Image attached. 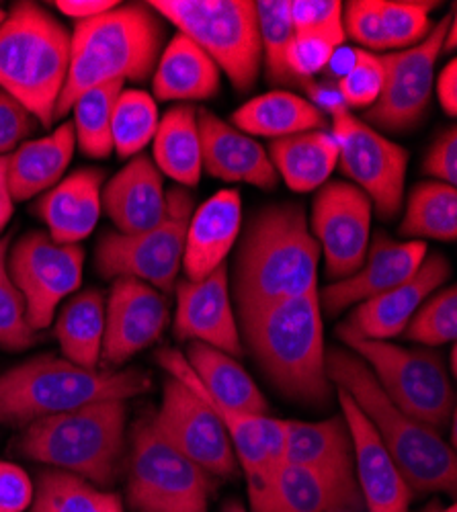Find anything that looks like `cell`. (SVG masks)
I'll return each mask as SVG.
<instances>
[{
  "instance_id": "cell-1",
  "label": "cell",
  "mask_w": 457,
  "mask_h": 512,
  "mask_svg": "<svg viewBox=\"0 0 457 512\" xmlns=\"http://www.w3.org/2000/svg\"><path fill=\"white\" fill-rule=\"evenodd\" d=\"M318 261L320 246L300 205L261 209L246 226L236 256L240 316L316 291Z\"/></svg>"
},
{
  "instance_id": "cell-2",
  "label": "cell",
  "mask_w": 457,
  "mask_h": 512,
  "mask_svg": "<svg viewBox=\"0 0 457 512\" xmlns=\"http://www.w3.org/2000/svg\"><path fill=\"white\" fill-rule=\"evenodd\" d=\"M326 375L332 388L347 392L388 449L410 490L455 494L457 457L433 426L400 410L355 353L326 349Z\"/></svg>"
},
{
  "instance_id": "cell-3",
  "label": "cell",
  "mask_w": 457,
  "mask_h": 512,
  "mask_svg": "<svg viewBox=\"0 0 457 512\" xmlns=\"http://www.w3.org/2000/svg\"><path fill=\"white\" fill-rule=\"evenodd\" d=\"M240 328L248 351L281 394L314 406L328 402L332 383L318 291L242 314Z\"/></svg>"
},
{
  "instance_id": "cell-4",
  "label": "cell",
  "mask_w": 457,
  "mask_h": 512,
  "mask_svg": "<svg viewBox=\"0 0 457 512\" xmlns=\"http://www.w3.org/2000/svg\"><path fill=\"white\" fill-rule=\"evenodd\" d=\"M160 39L158 17L148 5H117L95 19L78 21L70 41V68L56 119L64 117L72 103L97 84L146 80L156 68Z\"/></svg>"
},
{
  "instance_id": "cell-5",
  "label": "cell",
  "mask_w": 457,
  "mask_h": 512,
  "mask_svg": "<svg viewBox=\"0 0 457 512\" xmlns=\"http://www.w3.org/2000/svg\"><path fill=\"white\" fill-rule=\"evenodd\" d=\"M150 386L152 377L140 369H87L64 357H33L0 375V424L27 426L93 402H126Z\"/></svg>"
},
{
  "instance_id": "cell-6",
  "label": "cell",
  "mask_w": 457,
  "mask_h": 512,
  "mask_svg": "<svg viewBox=\"0 0 457 512\" xmlns=\"http://www.w3.org/2000/svg\"><path fill=\"white\" fill-rule=\"evenodd\" d=\"M68 29L35 3H17L0 23V91L41 125H52L70 68Z\"/></svg>"
},
{
  "instance_id": "cell-7",
  "label": "cell",
  "mask_w": 457,
  "mask_h": 512,
  "mask_svg": "<svg viewBox=\"0 0 457 512\" xmlns=\"http://www.w3.org/2000/svg\"><path fill=\"white\" fill-rule=\"evenodd\" d=\"M123 400H103L39 418L25 426L17 451L37 463L78 476L93 486H111L126 449Z\"/></svg>"
},
{
  "instance_id": "cell-8",
  "label": "cell",
  "mask_w": 457,
  "mask_h": 512,
  "mask_svg": "<svg viewBox=\"0 0 457 512\" xmlns=\"http://www.w3.org/2000/svg\"><path fill=\"white\" fill-rule=\"evenodd\" d=\"M148 7L210 56L238 91L255 87L263 50L251 0H152Z\"/></svg>"
},
{
  "instance_id": "cell-9",
  "label": "cell",
  "mask_w": 457,
  "mask_h": 512,
  "mask_svg": "<svg viewBox=\"0 0 457 512\" xmlns=\"http://www.w3.org/2000/svg\"><path fill=\"white\" fill-rule=\"evenodd\" d=\"M378 379L384 394L406 414L433 429H445L455 414V394L443 359L427 349H406L388 340H369L339 332Z\"/></svg>"
},
{
  "instance_id": "cell-10",
  "label": "cell",
  "mask_w": 457,
  "mask_h": 512,
  "mask_svg": "<svg viewBox=\"0 0 457 512\" xmlns=\"http://www.w3.org/2000/svg\"><path fill=\"white\" fill-rule=\"evenodd\" d=\"M212 476L166 441L144 414L132 435L128 502L138 512H207Z\"/></svg>"
},
{
  "instance_id": "cell-11",
  "label": "cell",
  "mask_w": 457,
  "mask_h": 512,
  "mask_svg": "<svg viewBox=\"0 0 457 512\" xmlns=\"http://www.w3.org/2000/svg\"><path fill=\"white\" fill-rule=\"evenodd\" d=\"M193 213V197L185 187L166 193V218L140 234L105 232L97 244L95 267L105 279L132 277L169 293L177 285L183 267L187 226Z\"/></svg>"
},
{
  "instance_id": "cell-12",
  "label": "cell",
  "mask_w": 457,
  "mask_h": 512,
  "mask_svg": "<svg viewBox=\"0 0 457 512\" xmlns=\"http://www.w3.org/2000/svg\"><path fill=\"white\" fill-rule=\"evenodd\" d=\"M330 121V136L339 146L341 173L369 197L384 220H392L404 199L408 152L349 109L332 113Z\"/></svg>"
},
{
  "instance_id": "cell-13",
  "label": "cell",
  "mask_w": 457,
  "mask_h": 512,
  "mask_svg": "<svg viewBox=\"0 0 457 512\" xmlns=\"http://www.w3.org/2000/svg\"><path fill=\"white\" fill-rule=\"evenodd\" d=\"M7 267L27 306V322L37 332L56 318L58 306L80 287L85 250L58 244L48 232H29L9 250Z\"/></svg>"
},
{
  "instance_id": "cell-14",
  "label": "cell",
  "mask_w": 457,
  "mask_h": 512,
  "mask_svg": "<svg viewBox=\"0 0 457 512\" xmlns=\"http://www.w3.org/2000/svg\"><path fill=\"white\" fill-rule=\"evenodd\" d=\"M152 416L158 433L207 474L236 476L238 459L226 426L195 388L169 375L162 386V404Z\"/></svg>"
},
{
  "instance_id": "cell-15",
  "label": "cell",
  "mask_w": 457,
  "mask_h": 512,
  "mask_svg": "<svg viewBox=\"0 0 457 512\" xmlns=\"http://www.w3.org/2000/svg\"><path fill=\"white\" fill-rule=\"evenodd\" d=\"M158 365L171 377L195 388L222 418L238 463L248 480V498L255 504L269 488L275 474L283 467L285 449V420L273 416H246L224 408L212 396H207L189 367L185 355L177 349H162L156 353Z\"/></svg>"
},
{
  "instance_id": "cell-16",
  "label": "cell",
  "mask_w": 457,
  "mask_h": 512,
  "mask_svg": "<svg viewBox=\"0 0 457 512\" xmlns=\"http://www.w3.org/2000/svg\"><path fill=\"white\" fill-rule=\"evenodd\" d=\"M455 17V9L441 19L421 44L382 56L384 89L376 105L369 107L367 121L384 130L400 132L417 123L431 99L433 74L443 52L445 33Z\"/></svg>"
},
{
  "instance_id": "cell-17",
  "label": "cell",
  "mask_w": 457,
  "mask_h": 512,
  "mask_svg": "<svg viewBox=\"0 0 457 512\" xmlns=\"http://www.w3.org/2000/svg\"><path fill=\"white\" fill-rule=\"evenodd\" d=\"M371 201L353 183H324L312 203V236L332 279H347L365 261L371 236Z\"/></svg>"
},
{
  "instance_id": "cell-18",
  "label": "cell",
  "mask_w": 457,
  "mask_h": 512,
  "mask_svg": "<svg viewBox=\"0 0 457 512\" xmlns=\"http://www.w3.org/2000/svg\"><path fill=\"white\" fill-rule=\"evenodd\" d=\"M166 322L169 304L164 293L132 277L113 279L109 300L105 302L101 369H115L154 345Z\"/></svg>"
},
{
  "instance_id": "cell-19",
  "label": "cell",
  "mask_w": 457,
  "mask_h": 512,
  "mask_svg": "<svg viewBox=\"0 0 457 512\" xmlns=\"http://www.w3.org/2000/svg\"><path fill=\"white\" fill-rule=\"evenodd\" d=\"M175 291V334L179 340L203 343L234 359L242 355V338L232 312L226 263L199 281H179Z\"/></svg>"
},
{
  "instance_id": "cell-20",
  "label": "cell",
  "mask_w": 457,
  "mask_h": 512,
  "mask_svg": "<svg viewBox=\"0 0 457 512\" xmlns=\"http://www.w3.org/2000/svg\"><path fill=\"white\" fill-rule=\"evenodd\" d=\"M427 254L429 248L423 240L398 242L378 232L367 248L359 271L322 289L318 295L320 308L328 314H341L355 304L398 287L421 269Z\"/></svg>"
},
{
  "instance_id": "cell-21",
  "label": "cell",
  "mask_w": 457,
  "mask_h": 512,
  "mask_svg": "<svg viewBox=\"0 0 457 512\" xmlns=\"http://www.w3.org/2000/svg\"><path fill=\"white\" fill-rule=\"evenodd\" d=\"M449 275L451 267L443 254H427L421 269L408 281L361 302L337 330L369 340L396 338L404 334L410 318L449 279Z\"/></svg>"
},
{
  "instance_id": "cell-22",
  "label": "cell",
  "mask_w": 457,
  "mask_h": 512,
  "mask_svg": "<svg viewBox=\"0 0 457 512\" xmlns=\"http://www.w3.org/2000/svg\"><path fill=\"white\" fill-rule=\"evenodd\" d=\"M355 451V478L367 512H410L412 490L353 398L337 388Z\"/></svg>"
},
{
  "instance_id": "cell-23",
  "label": "cell",
  "mask_w": 457,
  "mask_h": 512,
  "mask_svg": "<svg viewBox=\"0 0 457 512\" xmlns=\"http://www.w3.org/2000/svg\"><path fill=\"white\" fill-rule=\"evenodd\" d=\"M197 123L203 170L226 183H246L265 191L277 187L279 175L269 152L255 138L205 109L197 111Z\"/></svg>"
},
{
  "instance_id": "cell-24",
  "label": "cell",
  "mask_w": 457,
  "mask_h": 512,
  "mask_svg": "<svg viewBox=\"0 0 457 512\" xmlns=\"http://www.w3.org/2000/svg\"><path fill=\"white\" fill-rule=\"evenodd\" d=\"M363 508L355 476L324 474L318 469L283 463L253 512H355Z\"/></svg>"
},
{
  "instance_id": "cell-25",
  "label": "cell",
  "mask_w": 457,
  "mask_h": 512,
  "mask_svg": "<svg viewBox=\"0 0 457 512\" xmlns=\"http://www.w3.org/2000/svg\"><path fill=\"white\" fill-rule=\"evenodd\" d=\"M101 207L119 234H140L166 218V193L154 160L134 156L101 191Z\"/></svg>"
},
{
  "instance_id": "cell-26",
  "label": "cell",
  "mask_w": 457,
  "mask_h": 512,
  "mask_svg": "<svg viewBox=\"0 0 457 512\" xmlns=\"http://www.w3.org/2000/svg\"><path fill=\"white\" fill-rule=\"evenodd\" d=\"M242 232V199L236 189H224L203 201L187 226L183 269L189 281L212 275Z\"/></svg>"
},
{
  "instance_id": "cell-27",
  "label": "cell",
  "mask_w": 457,
  "mask_h": 512,
  "mask_svg": "<svg viewBox=\"0 0 457 512\" xmlns=\"http://www.w3.org/2000/svg\"><path fill=\"white\" fill-rule=\"evenodd\" d=\"M103 185V170L78 168L39 197L35 213L54 242L78 244L95 232L103 209Z\"/></svg>"
},
{
  "instance_id": "cell-28",
  "label": "cell",
  "mask_w": 457,
  "mask_h": 512,
  "mask_svg": "<svg viewBox=\"0 0 457 512\" xmlns=\"http://www.w3.org/2000/svg\"><path fill=\"white\" fill-rule=\"evenodd\" d=\"M220 89V68L197 44L177 33L160 54L152 76L158 101H205Z\"/></svg>"
},
{
  "instance_id": "cell-29",
  "label": "cell",
  "mask_w": 457,
  "mask_h": 512,
  "mask_svg": "<svg viewBox=\"0 0 457 512\" xmlns=\"http://www.w3.org/2000/svg\"><path fill=\"white\" fill-rule=\"evenodd\" d=\"M283 463L335 476H355V451L347 420L343 416L322 422L285 420Z\"/></svg>"
},
{
  "instance_id": "cell-30",
  "label": "cell",
  "mask_w": 457,
  "mask_h": 512,
  "mask_svg": "<svg viewBox=\"0 0 457 512\" xmlns=\"http://www.w3.org/2000/svg\"><path fill=\"white\" fill-rule=\"evenodd\" d=\"M76 148L74 125L70 121L39 140L25 142L9 154V189L15 201H29L56 187L68 170Z\"/></svg>"
},
{
  "instance_id": "cell-31",
  "label": "cell",
  "mask_w": 457,
  "mask_h": 512,
  "mask_svg": "<svg viewBox=\"0 0 457 512\" xmlns=\"http://www.w3.org/2000/svg\"><path fill=\"white\" fill-rule=\"evenodd\" d=\"M185 359L205 394L224 408L246 416L269 414V402L263 392L234 357L203 343H191Z\"/></svg>"
},
{
  "instance_id": "cell-32",
  "label": "cell",
  "mask_w": 457,
  "mask_h": 512,
  "mask_svg": "<svg viewBox=\"0 0 457 512\" xmlns=\"http://www.w3.org/2000/svg\"><path fill=\"white\" fill-rule=\"evenodd\" d=\"M269 158L289 189L308 193L328 183L339 164V146L330 134L312 130L273 140Z\"/></svg>"
},
{
  "instance_id": "cell-33",
  "label": "cell",
  "mask_w": 457,
  "mask_h": 512,
  "mask_svg": "<svg viewBox=\"0 0 457 512\" xmlns=\"http://www.w3.org/2000/svg\"><path fill=\"white\" fill-rule=\"evenodd\" d=\"M234 127L246 136L259 138H287L326 125L324 113L308 99L287 91H271L244 103L232 115Z\"/></svg>"
},
{
  "instance_id": "cell-34",
  "label": "cell",
  "mask_w": 457,
  "mask_h": 512,
  "mask_svg": "<svg viewBox=\"0 0 457 512\" xmlns=\"http://www.w3.org/2000/svg\"><path fill=\"white\" fill-rule=\"evenodd\" d=\"M154 164L181 187H195L203 173L197 109L177 105L164 113L154 136Z\"/></svg>"
},
{
  "instance_id": "cell-35",
  "label": "cell",
  "mask_w": 457,
  "mask_h": 512,
  "mask_svg": "<svg viewBox=\"0 0 457 512\" xmlns=\"http://www.w3.org/2000/svg\"><path fill=\"white\" fill-rule=\"evenodd\" d=\"M54 334L64 359L78 367L99 369L105 334V297L97 289L70 297L56 318Z\"/></svg>"
},
{
  "instance_id": "cell-36",
  "label": "cell",
  "mask_w": 457,
  "mask_h": 512,
  "mask_svg": "<svg viewBox=\"0 0 457 512\" xmlns=\"http://www.w3.org/2000/svg\"><path fill=\"white\" fill-rule=\"evenodd\" d=\"M400 236L453 242L457 236V191L439 181L419 183L408 195Z\"/></svg>"
},
{
  "instance_id": "cell-37",
  "label": "cell",
  "mask_w": 457,
  "mask_h": 512,
  "mask_svg": "<svg viewBox=\"0 0 457 512\" xmlns=\"http://www.w3.org/2000/svg\"><path fill=\"white\" fill-rule=\"evenodd\" d=\"M29 512H123V504L117 494L60 469H48L37 478Z\"/></svg>"
},
{
  "instance_id": "cell-38",
  "label": "cell",
  "mask_w": 457,
  "mask_h": 512,
  "mask_svg": "<svg viewBox=\"0 0 457 512\" xmlns=\"http://www.w3.org/2000/svg\"><path fill=\"white\" fill-rule=\"evenodd\" d=\"M123 80H111L82 93L74 103V138L80 152L89 158H109L113 154L111 121Z\"/></svg>"
},
{
  "instance_id": "cell-39",
  "label": "cell",
  "mask_w": 457,
  "mask_h": 512,
  "mask_svg": "<svg viewBox=\"0 0 457 512\" xmlns=\"http://www.w3.org/2000/svg\"><path fill=\"white\" fill-rule=\"evenodd\" d=\"M158 107L146 91L123 89L117 97L111 121L113 150L121 158L138 156L156 136Z\"/></svg>"
},
{
  "instance_id": "cell-40",
  "label": "cell",
  "mask_w": 457,
  "mask_h": 512,
  "mask_svg": "<svg viewBox=\"0 0 457 512\" xmlns=\"http://www.w3.org/2000/svg\"><path fill=\"white\" fill-rule=\"evenodd\" d=\"M255 7L263 64L267 68L269 80L273 84L296 82L285 64L287 50L296 37L292 13H289V0H261V3H255Z\"/></svg>"
},
{
  "instance_id": "cell-41",
  "label": "cell",
  "mask_w": 457,
  "mask_h": 512,
  "mask_svg": "<svg viewBox=\"0 0 457 512\" xmlns=\"http://www.w3.org/2000/svg\"><path fill=\"white\" fill-rule=\"evenodd\" d=\"M11 236L13 234H3L0 238V347L17 353L33 347L39 336L27 322L25 300L7 267Z\"/></svg>"
},
{
  "instance_id": "cell-42",
  "label": "cell",
  "mask_w": 457,
  "mask_h": 512,
  "mask_svg": "<svg viewBox=\"0 0 457 512\" xmlns=\"http://www.w3.org/2000/svg\"><path fill=\"white\" fill-rule=\"evenodd\" d=\"M406 338L427 347L453 343L457 336V289L451 285L431 295L406 326Z\"/></svg>"
},
{
  "instance_id": "cell-43",
  "label": "cell",
  "mask_w": 457,
  "mask_h": 512,
  "mask_svg": "<svg viewBox=\"0 0 457 512\" xmlns=\"http://www.w3.org/2000/svg\"><path fill=\"white\" fill-rule=\"evenodd\" d=\"M433 3L419 0H378V11L390 48H412L431 33Z\"/></svg>"
},
{
  "instance_id": "cell-44",
  "label": "cell",
  "mask_w": 457,
  "mask_h": 512,
  "mask_svg": "<svg viewBox=\"0 0 457 512\" xmlns=\"http://www.w3.org/2000/svg\"><path fill=\"white\" fill-rule=\"evenodd\" d=\"M296 35H316L335 48L345 44L343 3L339 0H289Z\"/></svg>"
},
{
  "instance_id": "cell-45",
  "label": "cell",
  "mask_w": 457,
  "mask_h": 512,
  "mask_svg": "<svg viewBox=\"0 0 457 512\" xmlns=\"http://www.w3.org/2000/svg\"><path fill=\"white\" fill-rule=\"evenodd\" d=\"M384 62L380 54L357 50L355 66L349 74L337 80V91L341 93L347 107L369 109L376 105L384 89Z\"/></svg>"
},
{
  "instance_id": "cell-46",
  "label": "cell",
  "mask_w": 457,
  "mask_h": 512,
  "mask_svg": "<svg viewBox=\"0 0 457 512\" xmlns=\"http://www.w3.org/2000/svg\"><path fill=\"white\" fill-rule=\"evenodd\" d=\"M343 29L359 46L369 50H390L378 11V0H351L343 5Z\"/></svg>"
},
{
  "instance_id": "cell-47",
  "label": "cell",
  "mask_w": 457,
  "mask_h": 512,
  "mask_svg": "<svg viewBox=\"0 0 457 512\" xmlns=\"http://www.w3.org/2000/svg\"><path fill=\"white\" fill-rule=\"evenodd\" d=\"M337 48L316 35H296L287 50V70L294 80H306L326 70V64Z\"/></svg>"
},
{
  "instance_id": "cell-48",
  "label": "cell",
  "mask_w": 457,
  "mask_h": 512,
  "mask_svg": "<svg viewBox=\"0 0 457 512\" xmlns=\"http://www.w3.org/2000/svg\"><path fill=\"white\" fill-rule=\"evenodd\" d=\"M33 130V117L11 95L0 91V156H9Z\"/></svg>"
},
{
  "instance_id": "cell-49",
  "label": "cell",
  "mask_w": 457,
  "mask_h": 512,
  "mask_svg": "<svg viewBox=\"0 0 457 512\" xmlns=\"http://www.w3.org/2000/svg\"><path fill=\"white\" fill-rule=\"evenodd\" d=\"M33 482L23 467L0 459V512H25L33 502Z\"/></svg>"
},
{
  "instance_id": "cell-50",
  "label": "cell",
  "mask_w": 457,
  "mask_h": 512,
  "mask_svg": "<svg viewBox=\"0 0 457 512\" xmlns=\"http://www.w3.org/2000/svg\"><path fill=\"white\" fill-rule=\"evenodd\" d=\"M423 170L437 179L439 183L455 187L457 183V130L451 125L447 132H443L437 142L429 148Z\"/></svg>"
},
{
  "instance_id": "cell-51",
  "label": "cell",
  "mask_w": 457,
  "mask_h": 512,
  "mask_svg": "<svg viewBox=\"0 0 457 512\" xmlns=\"http://www.w3.org/2000/svg\"><path fill=\"white\" fill-rule=\"evenodd\" d=\"M54 7L78 23V21L95 19V17L115 9L117 3L115 0H56Z\"/></svg>"
},
{
  "instance_id": "cell-52",
  "label": "cell",
  "mask_w": 457,
  "mask_h": 512,
  "mask_svg": "<svg viewBox=\"0 0 457 512\" xmlns=\"http://www.w3.org/2000/svg\"><path fill=\"white\" fill-rule=\"evenodd\" d=\"M437 97L443 111L451 117L457 113V62L449 60L437 80Z\"/></svg>"
},
{
  "instance_id": "cell-53",
  "label": "cell",
  "mask_w": 457,
  "mask_h": 512,
  "mask_svg": "<svg viewBox=\"0 0 457 512\" xmlns=\"http://www.w3.org/2000/svg\"><path fill=\"white\" fill-rule=\"evenodd\" d=\"M7 168H9V156H0V234H3L5 228L9 226L15 211V199L9 189Z\"/></svg>"
},
{
  "instance_id": "cell-54",
  "label": "cell",
  "mask_w": 457,
  "mask_h": 512,
  "mask_svg": "<svg viewBox=\"0 0 457 512\" xmlns=\"http://www.w3.org/2000/svg\"><path fill=\"white\" fill-rule=\"evenodd\" d=\"M308 95H310V103L320 111V109H324L328 115H332V113H337V111H341V109H349L347 105H345V101H343V97H341V93L337 91V87H310L308 89Z\"/></svg>"
},
{
  "instance_id": "cell-55",
  "label": "cell",
  "mask_w": 457,
  "mask_h": 512,
  "mask_svg": "<svg viewBox=\"0 0 457 512\" xmlns=\"http://www.w3.org/2000/svg\"><path fill=\"white\" fill-rule=\"evenodd\" d=\"M357 60V50L349 48V46H341L335 52H332L328 64H326V74L335 80H341L345 74L351 72V68L355 66Z\"/></svg>"
},
{
  "instance_id": "cell-56",
  "label": "cell",
  "mask_w": 457,
  "mask_h": 512,
  "mask_svg": "<svg viewBox=\"0 0 457 512\" xmlns=\"http://www.w3.org/2000/svg\"><path fill=\"white\" fill-rule=\"evenodd\" d=\"M457 46V25H455V17L445 33V41H443V52H453Z\"/></svg>"
},
{
  "instance_id": "cell-57",
  "label": "cell",
  "mask_w": 457,
  "mask_h": 512,
  "mask_svg": "<svg viewBox=\"0 0 457 512\" xmlns=\"http://www.w3.org/2000/svg\"><path fill=\"white\" fill-rule=\"evenodd\" d=\"M224 512H246V508L242 504H238V502H228Z\"/></svg>"
},
{
  "instance_id": "cell-58",
  "label": "cell",
  "mask_w": 457,
  "mask_h": 512,
  "mask_svg": "<svg viewBox=\"0 0 457 512\" xmlns=\"http://www.w3.org/2000/svg\"><path fill=\"white\" fill-rule=\"evenodd\" d=\"M427 512H457V508H455V504H451V506H447V508H443V510L431 508V510H427Z\"/></svg>"
},
{
  "instance_id": "cell-59",
  "label": "cell",
  "mask_w": 457,
  "mask_h": 512,
  "mask_svg": "<svg viewBox=\"0 0 457 512\" xmlns=\"http://www.w3.org/2000/svg\"><path fill=\"white\" fill-rule=\"evenodd\" d=\"M449 369H451V373H455V347L451 349V367Z\"/></svg>"
},
{
  "instance_id": "cell-60",
  "label": "cell",
  "mask_w": 457,
  "mask_h": 512,
  "mask_svg": "<svg viewBox=\"0 0 457 512\" xmlns=\"http://www.w3.org/2000/svg\"><path fill=\"white\" fill-rule=\"evenodd\" d=\"M5 17H7V13H5L3 9H0V23H3V21H5Z\"/></svg>"
}]
</instances>
